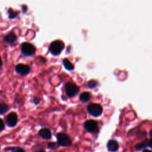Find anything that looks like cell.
<instances>
[{"label":"cell","mask_w":152,"mask_h":152,"mask_svg":"<svg viewBox=\"0 0 152 152\" xmlns=\"http://www.w3.org/2000/svg\"><path fill=\"white\" fill-rule=\"evenodd\" d=\"M64 48V44L61 40H55L52 42L49 46L50 53L53 55H59Z\"/></svg>","instance_id":"cell-1"},{"label":"cell","mask_w":152,"mask_h":152,"mask_svg":"<svg viewBox=\"0 0 152 152\" xmlns=\"http://www.w3.org/2000/svg\"><path fill=\"white\" fill-rule=\"evenodd\" d=\"M87 111L91 115L97 117L102 113L103 109L99 104L91 103L87 107Z\"/></svg>","instance_id":"cell-2"},{"label":"cell","mask_w":152,"mask_h":152,"mask_svg":"<svg viewBox=\"0 0 152 152\" xmlns=\"http://www.w3.org/2000/svg\"><path fill=\"white\" fill-rule=\"evenodd\" d=\"M57 142L59 145L67 147L71 145V141L69 137L65 133H58L56 135Z\"/></svg>","instance_id":"cell-3"},{"label":"cell","mask_w":152,"mask_h":152,"mask_svg":"<svg viewBox=\"0 0 152 152\" xmlns=\"http://www.w3.org/2000/svg\"><path fill=\"white\" fill-rule=\"evenodd\" d=\"M21 50L23 54L25 56H31L36 52L35 47L31 43L24 42L21 45Z\"/></svg>","instance_id":"cell-4"},{"label":"cell","mask_w":152,"mask_h":152,"mask_svg":"<svg viewBox=\"0 0 152 152\" xmlns=\"http://www.w3.org/2000/svg\"><path fill=\"white\" fill-rule=\"evenodd\" d=\"M65 91L66 94L69 97H73L75 96L78 92V87L74 84L71 82L67 83L65 86Z\"/></svg>","instance_id":"cell-5"},{"label":"cell","mask_w":152,"mask_h":152,"mask_svg":"<svg viewBox=\"0 0 152 152\" xmlns=\"http://www.w3.org/2000/svg\"><path fill=\"white\" fill-rule=\"evenodd\" d=\"M84 128L88 132L91 133H96L98 132L97 123L93 120L87 121L84 125Z\"/></svg>","instance_id":"cell-6"},{"label":"cell","mask_w":152,"mask_h":152,"mask_svg":"<svg viewBox=\"0 0 152 152\" xmlns=\"http://www.w3.org/2000/svg\"><path fill=\"white\" fill-rule=\"evenodd\" d=\"M15 69L17 73L23 75H27L30 71V67L28 65L23 64H17L15 67Z\"/></svg>","instance_id":"cell-7"},{"label":"cell","mask_w":152,"mask_h":152,"mask_svg":"<svg viewBox=\"0 0 152 152\" xmlns=\"http://www.w3.org/2000/svg\"><path fill=\"white\" fill-rule=\"evenodd\" d=\"M7 122L9 126H15L18 122L17 115L15 112H11L7 116Z\"/></svg>","instance_id":"cell-8"},{"label":"cell","mask_w":152,"mask_h":152,"mask_svg":"<svg viewBox=\"0 0 152 152\" xmlns=\"http://www.w3.org/2000/svg\"><path fill=\"white\" fill-rule=\"evenodd\" d=\"M107 148L109 151L115 152L118 150L119 144L118 142L114 140H109L107 144Z\"/></svg>","instance_id":"cell-9"},{"label":"cell","mask_w":152,"mask_h":152,"mask_svg":"<svg viewBox=\"0 0 152 152\" xmlns=\"http://www.w3.org/2000/svg\"><path fill=\"white\" fill-rule=\"evenodd\" d=\"M39 135L44 139H50L52 137L50 131L48 128H42L39 131Z\"/></svg>","instance_id":"cell-10"},{"label":"cell","mask_w":152,"mask_h":152,"mask_svg":"<svg viewBox=\"0 0 152 152\" xmlns=\"http://www.w3.org/2000/svg\"><path fill=\"white\" fill-rule=\"evenodd\" d=\"M17 40V36L13 32L7 34L4 38V41L8 43H13Z\"/></svg>","instance_id":"cell-11"},{"label":"cell","mask_w":152,"mask_h":152,"mask_svg":"<svg viewBox=\"0 0 152 152\" xmlns=\"http://www.w3.org/2000/svg\"><path fill=\"white\" fill-rule=\"evenodd\" d=\"M91 97L90 94L88 92H84L82 93L80 96V100L82 102H88Z\"/></svg>","instance_id":"cell-12"},{"label":"cell","mask_w":152,"mask_h":152,"mask_svg":"<svg viewBox=\"0 0 152 152\" xmlns=\"http://www.w3.org/2000/svg\"><path fill=\"white\" fill-rule=\"evenodd\" d=\"M63 64L64 67L68 69V70H72L74 68V66L73 65L71 64V62L68 61L67 59H65L63 61Z\"/></svg>","instance_id":"cell-13"},{"label":"cell","mask_w":152,"mask_h":152,"mask_svg":"<svg viewBox=\"0 0 152 152\" xmlns=\"http://www.w3.org/2000/svg\"><path fill=\"white\" fill-rule=\"evenodd\" d=\"M8 110V106L4 103H0V115H2L7 112Z\"/></svg>","instance_id":"cell-14"},{"label":"cell","mask_w":152,"mask_h":152,"mask_svg":"<svg viewBox=\"0 0 152 152\" xmlns=\"http://www.w3.org/2000/svg\"><path fill=\"white\" fill-rule=\"evenodd\" d=\"M8 14L9 18L13 19L17 17L18 13L17 12H15L14 11H13L11 8H9L8 10Z\"/></svg>","instance_id":"cell-15"},{"label":"cell","mask_w":152,"mask_h":152,"mask_svg":"<svg viewBox=\"0 0 152 152\" xmlns=\"http://www.w3.org/2000/svg\"><path fill=\"white\" fill-rule=\"evenodd\" d=\"M147 142H145V141H143V142H141L140 143H138L135 146V148L137 150H141L142 148H145L147 146Z\"/></svg>","instance_id":"cell-16"},{"label":"cell","mask_w":152,"mask_h":152,"mask_svg":"<svg viewBox=\"0 0 152 152\" xmlns=\"http://www.w3.org/2000/svg\"><path fill=\"white\" fill-rule=\"evenodd\" d=\"M8 149L11 150L12 152H25L23 148L19 147H13L11 148H9Z\"/></svg>","instance_id":"cell-17"},{"label":"cell","mask_w":152,"mask_h":152,"mask_svg":"<svg viewBox=\"0 0 152 152\" xmlns=\"http://www.w3.org/2000/svg\"><path fill=\"white\" fill-rule=\"evenodd\" d=\"M48 147L52 149H56L58 148V142H50L48 144Z\"/></svg>","instance_id":"cell-18"},{"label":"cell","mask_w":152,"mask_h":152,"mask_svg":"<svg viewBox=\"0 0 152 152\" xmlns=\"http://www.w3.org/2000/svg\"><path fill=\"white\" fill-rule=\"evenodd\" d=\"M88 87H90V88H93V87H94L96 86L97 83H96L95 81H94V80H91V81H90L88 82Z\"/></svg>","instance_id":"cell-19"},{"label":"cell","mask_w":152,"mask_h":152,"mask_svg":"<svg viewBox=\"0 0 152 152\" xmlns=\"http://www.w3.org/2000/svg\"><path fill=\"white\" fill-rule=\"evenodd\" d=\"M150 136H151V138L147 141V145L152 148V130H151L150 131Z\"/></svg>","instance_id":"cell-20"},{"label":"cell","mask_w":152,"mask_h":152,"mask_svg":"<svg viewBox=\"0 0 152 152\" xmlns=\"http://www.w3.org/2000/svg\"><path fill=\"white\" fill-rule=\"evenodd\" d=\"M5 128V125L4 123V121L2 120V119L0 118V131H2Z\"/></svg>","instance_id":"cell-21"},{"label":"cell","mask_w":152,"mask_h":152,"mask_svg":"<svg viewBox=\"0 0 152 152\" xmlns=\"http://www.w3.org/2000/svg\"><path fill=\"white\" fill-rule=\"evenodd\" d=\"M33 102H34L36 104H39V102H40V99H39V98H37V97H34L33 98Z\"/></svg>","instance_id":"cell-22"},{"label":"cell","mask_w":152,"mask_h":152,"mask_svg":"<svg viewBox=\"0 0 152 152\" xmlns=\"http://www.w3.org/2000/svg\"><path fill=\"white\" fill-rule=\"evenodd\" d=\"M36 152H45V151L44 150H43V149H40V150H38L37 151H36Z\"/></svg>","instance_id":"cell-23"},{"label":"cell","mask_w":152,"mask_h":152,"mask_svg":"<svg viewBox=\"0 0 152 152\" xmlns=\"http://www.w3.org/2000/svg\"><path fill=\"white\" fill-rule=\"evenodd\" d=\"M142 152H152V151L149 150H144Z\"/></svg>","instance_id":"cell-24"},{"label":"cell","mask_w":152,"mask_h":152,"mask_svg":"<svg viewBox=\"0 0 152 152\" xmlns=\"http://www.w3.org/2000/svg\"><path fill=\"white\" fill-rule=\"evenodd\" d=\"M2 61L1 58H0V67L2 66Z\"/></svg>","instance_id":"cell-25"}]
</instances>
